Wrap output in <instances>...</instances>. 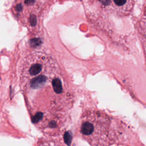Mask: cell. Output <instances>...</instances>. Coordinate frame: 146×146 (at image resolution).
Wrapping results in <instances>:
<instances>
[{
	"label": "cell",
	"instance_id": "cell-1",
	"mask_svg": "<svg viewBox=\"0 0 146 146\" xmlns=\"http://www.w3.org/2000/svg\"><path fill=\"white\" fill-rule=\"evenodd\" d=\"M27 72L29 87L33 91V123L44 135L62 133L71 119L75 100L72 87L56 62L43 54L33 56Z\"/></svg>",
	"mask_w": 146,
	"mask_h": 146
},
{
	"label": "cell",
	"instance_id": "cell-2",
	"mask_svg": "<svg viewBox=\"0 0 146 146\" xmlns=\"http://www.w3.org/2000/svg\"><path fill=\"white\" fill-rule=\"evenodd\" d=\"M74 135L91 146H132L133 141H136V135L127 123L96 107L83 108Z\"/></svg>",
	"mask_w": 146,
	"mask_h": 146
},
{
	"label": "cell",
	"instance_id": "cell-3",
	"mask_svg": "<svg viewBox=\"0 0 146 146\" xmlns=\"http://www.w3.org/2000/svg\"><path fill=\"white\" fill-rule=\"evenodd\" d=\"M96 6L103 13H115L119 16L127 15L131 11L133 0H95Z\"/></svg>",
	"mask_w": 146,
	"mask_h": 146
},
{
	"label": "cell",
	"instance_id": "cell-4",
	"mask_svg": "<svg viewBox=\"0 0 146 146\" xmlns=\"http://www.w3.org/2000/svg\"><path fill=\"white\" fill-rule=\"evenodd\" d=\"M72 137L68 132L56 135H44L39 139L36 146H78L73 142Z\"/></svg>",
	"mask_w": 146,
	"mask_h": 146
}]
</instances>
